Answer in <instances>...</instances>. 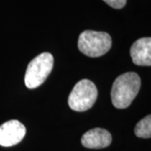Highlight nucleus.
<instances>
[{
  "mask_svg": "<svg viewBox=\"0 0 151 151\" xmlns=\"http://www.w3.org/2000/svg\"><path fill=\"white\" fill-rule=\"evenodd\" d=\"M26 134L24 125L13 119L0 125V145L11 147L20 143Z\"/></svg>",
  "mask_w": 151,
  "mask_h": 151,
  "instance_id": "nucleus-5",
  "label": "nucleus"
},
{
  "mask_svg": "<svg viewBox=\"0 0 151 151\" xmlns=\"http://www.w3.org/2000/svg\"><path fill=\"white\" fill-rule=\"evenodd\" d=\"M130 55L134 64L151 65V38L144 37L137 40L130 48Z\"/></svg>",
  "mask_w": 151,
  "mask_h": 151,
  "instance_id": "nucleus-7",
  "label": "nucleus"
},
{
  "mask_svg": "<svg viewBox=\"0 0 151 151\" xmlns=\"http://www.w3.org/2000/svg\"><path fill=\"white\" fill-rule=\"evenodd\" d=\"M112 47V38L108 33L85 30L79 35L78 49L89 57H99Z\"/></svg>",
  "mask_w": 151,
  "mask_h": 151,
  "instance_id": "nucleus-2",
  "label": "nucleus"
},
{
  "mask_svg": "<svg viewBox=\"0 0 151 151\" xmlns=\"http://www.w3.org/2000/svg\"><path fill=\"white\" fill-rule=\"evenodd\" d=\"M141 80L135 72H126L114 81L111 92L113 105L116 108L124 109L129 107L139 92Z\"/></svg>",
  "mask_w": 151,
  "mask_h": 151,
  "instance_id": "nucleus-1",
  "label": "nucleus"
},
{
  "mask_svg": "<svg viewBox=\"0 0 151 151\" xmlns=\"http://www.w3.org/2000/svg\"><path fill=\"white\" fill-rule=\"evenodd\" d=\"M103 1L110 7L116 9L124 8L127 2V0H103Z\"/></svg>",
  "mask_w": 151,
  "mask_h": 151,
  "instance_id": "nucleus-9",
  "label": "nucleus"
},
{
  "mask_svg": "<svg viewBox=\"0 0 151 151\" xmlns=\"http://www.w3.org/2000/svg\"><path fill=\"white\" fill-rule=\"evenodd\" d=\"M97 97L95 84L87 79H82L76 84L68 97V104L72 110L84 112L92 108Z\"/></svg>",
  "mask_w": 151,
  "mask_h": 151,
  "instance_id": "nucleus-4",
  "label": "nucleus"
},
{
  "mask_svg": "<svg viewBox=\"0 0 151 151\" xmlns=\"http://www.w3.org/2000/svg\"><path fill=\"white\" fill-rule=\"evenodd\" d=\"M134 134L137 137L142 139H150L151 137V116L148 115L141 119L136 124Z\"/></svg>",
  "mask_w": 151,
  "mask_h": 151,
  "instance_id": "nucleus-8",
  "label": "nucleus"
},
{
  "mask_svg": "<svg viewBox=\"0 0 151 151\" xmlns=\"http://www.w3.org/2000/svg\"><path fill=\"white\" fill-rule=\"evenodd\" d=\"M81 142V145L87 149H104L111 145L112 135L108 130L96 128L82 135Z\"/></svg>",
  "mask_w": 151,
  "mask_h": 151,
  "instance_id": "nucleus-6",
  "label": "nucleus"
},
{
  "mask_svg": "<svg viewBox=\"0 0 151 151\" xmlns=\"http://www.w3.org/2000/svg\"><path fill=\"white\" fill-rule=\"evenodd\" d=\"M53 55L44 52L37 55L29 63L24 76L25 86L29 89H34L43 84L53 69Z\"/></svg>",
  "mask_w": 151,
  "mask_h": 151,
  "instance_id": "nucleus-3",
  "label": "nucleus"
}]
</instances>
